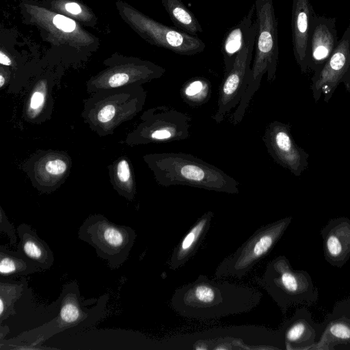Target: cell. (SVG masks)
I'll return each mask as SVG.
<instances>
[{"instance_id": "1", "label": "cell", "mask_w": 350, "mask_h": 350, "mask_svg": "<svg viewBox=\"0 0 350 350\" xmlns=\"http://www.w3.org/2000/svg\"><path fill=\"white\" fill-rule=\"evenodd\" d=\"M261 298V293L252 287L200 275L175 291L170 306L182 317L207 321L248 312Z\"/></svg>"}, {"instance_id": "2", "label": "cell", "mask_w": 350, "mask_h": 350, "mask_svg": "<svg viewBox=\"0 0 350 350\" xmlns=\"http://www.w3.org/2000/svg\"><path fill=\"white\" fill-rule=\"evenodd\" d=\"M158 185H184L229 194L239 193V183L212 164L184 152L146 154L143 157Z\"/></svg>"}, {"instance_id": "3", "label": "cell", "mask_w": 350, "mask_h": 350, "mask_svg": "<svg viewBox=\"0 0 350 350\" xmlns=\"http://www.w3.org/2000/svg\"><path fill=\"white\" fill-rule=\"evenodd\" d=\"M58 301L59 310L55 318L12 339H0V349H40L36 346L55 334L71 328L88 327L103 317L107 296L103 295L98 300H85L77 283L72 282L63 286Z\"/></svg>"}, {"instance_id": "4", "label": "cell", "mask_w": 350, "mask_h": 350, "mask_svg": "<svg viewBox=\"0 0 350 350\" xmlns=\"http://www.w3.org/2000/svg\"><path fill=\"white\" fill-rule=\"evenodd\" d=\"M147 92L139 85L99 90L84 99L81 118L100 137L111 135L145 105Z\"/></svg>"}, {"instance_id": "5", "label": "cell", "mask_w": 350, "mask_h": 350, "mask_svg": "<svg viewBox=\"0 0 350 350\" xmlns=\"http://www.w3.org/2000/svg\"><path fill=\"white\" fill-rule=\"evenodd\" d=\"M258 30L255 43V53L251 67L247 88L230 121L237 125L243 119L246 110L255 93L260 86L263 75L271 83L276 77L278 62V21L273 0H255Z\"/></svg>"}, {"instance_id": "6", "label": "cell", "mask_w": 350, "mask_h": 350, "mask_svg": "<svg viewBox=\"0 0 350 350\" xmlns=\"http://www.w3.org/2000/svg\"><path fill=\"white\" fill-rule=\"evenodd\" d=\"M260 284L283 314L289 308L310 307L319 300L318 288L308 273L293 269L284 256H279L268 262Z\"/></svg>"}, {"instance_id": "7", "label": "cell", "mask_w": 350, "mask_h": 350, "mask_svg": "<svg viewBox=\"0 0 350 350\" xmlns=\"http://www.w3.org/2000/svg\"><path fill=\"white\" fill-rule=\"evenodd\" d=\"M136 237L133 228L115 224L101 214L90 215L78 231V238L92 246L111 269L127 260Z\"/></svg>"}, {"instance_id": "8", "label": "cell", "mask_w": 350, "mask_h": 350, "mask_svg": "<svg viewBox=\"0 0 350 350\" xmlns=\"http://www.w3.org/2000/svg\"><path fill=\"white\" fill-rule=\"evenodd\" d=\"M140 120L123 142L129 146L185 140L190 136L191 118L174 107L150 108L143 112Z\"/></svg>"}, {"instance_id": "9", "label": "cell", "mask_w": 350, "mask_h": 350, "mask_svg": "<svg viewBox=\"0 0 350 350\" xmlns=\"http://www.w3.org/2000/svg\"><path fill=\"white\" fill-rule=\"evenodd\" d=\"M291 220V217H285L257 229L234 252L220 262L215 270V277L242 278L272 250Z\"/></svg>"}, {"instance_id": "10", "label": "cell", "mask_w": 350, "mask_h": 350, "mask_svg": "<svg viewBox=\"0 0 350 350\" xmlns=\"http://www.w3.org/2000/svg\"><path fill=\"white\" fill-rule=\"evenodd\" d=\"M257 30L256 20L245 46L237 55L230 70L224 74L219 89L217 109L212 117L217 124L224 121L227 113L238 106L247 88Z\"/></svg>"}, {"instance_id": "11", "label": "cell", "mask_w": 350, "mask_h": 350, "mask_svg": "<svg viewBox=\"0 0 350 350\" xmlns=\"http://www.w3.org/2000/svg\"><path fill=\"white\" fill-rule=\"evenodd\" d=\"M72 165L71 157L66 151L37 150L24 161L21 168L36 189L49 194L66 182Z\"/></svg>"}, {"instance_id": "12", "label": "cell", "mask_w": 350, "mask_h": 350, "mask_svg": "<svg viewBox=\"0 0 350 350\" xmlns=\"http://www.w3.org/2000/svg\"><path fill=\"white\" fill-rule=\"evenodd\" d=\"M262 139L275 162L295 175L299 176L307 166L306 154L295 143L288 124L276 120L270 122Z\"/></svg>"}, {"instance_id": "13", "label": "cell", "mask_w": 350, "mask_h": 350, "mask_svg": "<svg viewBox=\"0 0 350 350\" xmlns=\"http://www.w3.org/2000/svg\"><path fill=\"white\" fill-rule=\"evenodd\" d=\"M165 72V68L151 62H142L131 64L129 68L109 70L92 77L86 83L90 94L99 90L129 85H139L159 79Z\"/></svg>"}, {"instance_id": "14", "label": "cell", "mask_w": 350, "mask_h": 350, "mask_svg": "<svg viewBox=\"0 0 350 350\" xmlns=\"http://www.w3.org/2000/svg\"><path fill=\"white\" fill-rule=\"evenodd\" d=\"M314 96L328 93L340 82L350 81V22L332 54L312 79Z\"/></svg>"}, {"instance_id": "15", "label": "cell", "mask_w": 350, "mask_h": 350, "mask_svg": "<svg viewBox=\"0 0 350 350\" xmlns=\"http://www.w3.org/2000/svg\"><path fill=\"white\" fill-rule=\"evenodd\" d=\"M336 18L313 14L309 31L306 67L318 72L337 46Z\"/></svg>"}, {"instance_id": "16", "label": "cell", "mask_w": 350, "mask_h": 350, "mask_svg": "<svg viewBox=\"0 0 350 350\" xmlns=\"http://www.w3.org/2000/svg\"><path fill=\"white\" fill-rule=\"evenodd\" d=\"M324 327L323 321L316 322L312 313L302 306L293 315L283 322L280 328L285 349L314 350L320 340Z\"/></svg>"}, {"instance_id": "17", "label": "cell", "mask_w": 350, "mask_h": 350, "mask_svg": "<svg viewBox=\"0 0 350 350\" xmlns=\"http://www.w3.org/2000/svg\"><path fill=\"white\" fill-rule=\"evenodd\" d=\"M55 81L43 77L29 83L22 109V118L33 124H40L51 119L55 107L53 92Z\"/></svg>"}, {"instance_id": "18", "label": "cell", "mask_w": 350, "mask_h": 350, "mask_svg": "<svg viewBox=\"0 0 350 350\" xmlns=\"http://www.w3.org/2000/svg\"><path fill=\"white\" fill-rule=\"evenodd\" d=\"M321 337L314 350L350 349V297L337 301L323 321Z\"/></svg>"}, {"instance_id": "19", "label": "cell", "mask_w": 350, "mask_h": 350, "mask_svg": "<svg viewBox=\"0 0 350 350\" xmlns=\"http://www.w3.org/2000/svg\"><path fill=\"white\" fill-rule=\"evenodd\" d=\"M324 257L332 266L341 268L350 258V219H330L321 230Z\"/></svg>"}, {"instance_id": "20", "label": "cell", "mask_w": 350, "mask_h": 350, "mask_svg": "<svg viewBox=\"0 0 350 350\" xmlns=\"http://www.w3.org/2000/svg\"><path fill=\"white\" fill-rule=\"evenodd\" d=\"M314 13L309 0H293L291 29L293 50L302 72H306V53L312 17Z\"/></svg>"}, {"instance_id": "21", "label": "cell", "mask_w": 350, "mask_h": 350, "mask_svg": "<svg viewBox=\"0 0 350 350\" xmlns=\"http://www.w3.org/2000/svg\"><path fill=\"white\" fill-rule=\"evenodd\" d=\"M16 232L19 238L16 251L40 269H49L55 260L49 245L27 224H21Z\"/></svg>"}, {"instance_id": "22", "label": "cell", "mask_w": 350, "mask_h": 350, "mask_svg": "<svg viewBox=\"0 0 350 350\" xmlns=\"http://www.w3.org/2000/svg\"><path fill=\"white\" fill-rule=\"evenodd\" d=\"M213 216L211 211L204 213L183 237L170 256L169 267L171 269L181 267L197 252L210 228Z\"/></svg>"}, {"instance_id": "23", "label": "cell", "mask_w": 350, "mask_h": 350, "mask_svg": "<svg viewBox=\"0 0 350 350\" xmlns=\"http://www.w3.org/2000/svg\"><path fill=\"white\" fill-rule=\"evenodd\" d=\"M255 12L254 3L240 22L226 32L221 49L224 62V74L230 70L237 55L245 46L252 30Z\"/></svg>"}, {"instance_id": "24", "label": "cell", "mask_w": 350, "mask_h": 350, "mask_svg": "<svg viewBox=\"0 0 350 350\" xmlns=\"http://www.w3.org/2000/svg\"><path fill=\"white\" fill-rule=\"evenodd\" d=\"M110 183L122 197L133 201L137 192L132 163L126 155L120 156L108 167Z\"/></svg>"}, {"instance_id": "25", "label": "cell", "mask_w": 350, "mask_h": 350, "mask_svg": "<svg viewBox=\"0 0 350 350\" xmlns=\"http://www.w3.org/2000/svg\"><path fill=\"white\" fill-rule=\"evenodd\" d=\"M161 2L174 27L195 36L203 32L200 22L182 0H161Z\"/></svg>"}, {"instance_id": "26", "label": "cell", "mask_w": 350, "mask_h": 350, "mask_svg": "<svg viewBox=\"0 0 350 350\" xmlns=\"http://www.w3.org/2000/svg\"><path fill=\"white\" fill-rule=\"evenodd\" d=\"M40 271L41 269L21 256L17 251L9 250L3 245L0 246L1 280L29 275Z\"/></svg>"}, {"instance_id": "27", "label": "cell", "mask_w": 350, "mask_h": 350, "mask_svg": "<svg viewBox=\"0 0 350 350\" xmlns=\"http://www.w3.org/2000/svg\"><path fill=\"white\" fill-rule=\"evenodd\" d=\"M180 94L183 101L191 107H200L211 98V84L204 77H193L183 85Z\"/></svg>"}, {"instance_id": "28", "label": "cell", "mask_w": 350, "mask_h": 350, "mask_svg": "<svg viewBox=\"0 0 350 350\" xmlns=\"http://www.w3.org/2000/svg\"><path fill=\"white\" fill-rule=\"evenodd\" d=\"M23 281L0 282V323L7 319L16 312L14 309V303L18 300L24 290Z\"/></svg>"}, {"instance_id": "29", "label": "cell", "mask_w": 350, "mask_h": 350, "mask_svg": "<svg viewBox=\"0 0 350 350\" xmlns=\"http://www.w3.org/2000/svg\"><path fill=\"white\" fill-rule=\"evenodd\" d=\"M0 231L8 235L10 245L16 244L18 235H16L13 225L9 221L1 207H0Z\"/></svg>"}, {"instance_id": "30", "label": "cell", "mask_w": 350, "mask_h": 350, "mask_svg": "<svg viewBox=\"0 0 350 350\" xmlns=\"http://www.w3.org/2000/svg\"><path fill=\"white\" fill-rule=\"evenodd\" d=\"M53 22L58 29L65 32H71L74 31L76 27V24L74 21L60 14L54 16Z\"/></svg>"}, {"instance_id": "31", "label": "cell", "mask_w": 350, "mask_h": 350, "mask_svg": "<svg viewBox=\"0 0 350 350\" xmlns=\"http://www.w3.org/2000/svg\"><path fill=\"white\" fill-rule=\"evenodd\" d=\"M65 8L68 12L72 14H78L81 12L80 6L76 3H68Z\"/></svg>"}, {"instance_id": "32", "label": "cell", "mask_w": 350, "mask_h": 350, "mask_svg": "<svg viewBox=\"0 0 350 350\" xmlns=\"http://www.w3.org/2000/svg\"><path fill=\"white\" fill-rule=\"evenodd\" d=\"M0 63L1 65L8 66H11L12 64L11 59L3 51L0 52Z\"/></svg>"}, {"instance_id": "33", "label": "cell", "mask_w": 350, "mask_h": 350, "mask_svg": "<svg viewBox=\"0 0 350 350\" xmlns=\"http://www.w3.org/2000/svg\"><path fill=\"white\" fill-rule=\"evenodd\" d=\"M8 332H9L8 327L7 325L3 326L1 324L0 326V339L4 338Z\"/></svg>"}]
</instances>
